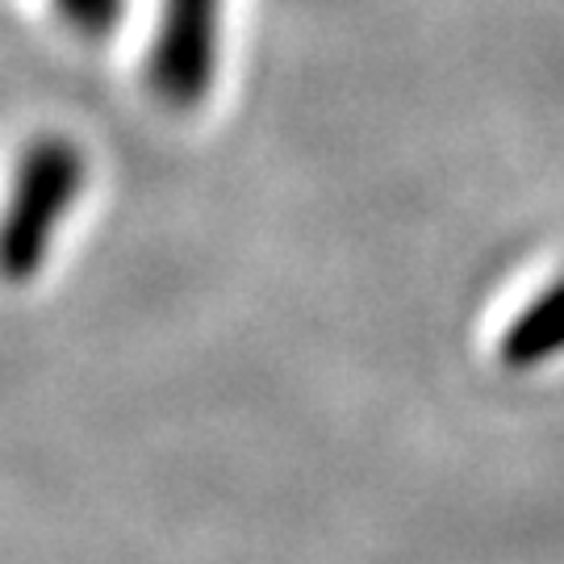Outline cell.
<instances>
[{
    "label": "cell",
    "mask_w": 564,
    "mask_h": 564,
    "mask_svg": "<svg viewBox=\"0 0 564 564\" xmlns=\"http://www.w3.org/2000/svg\"><path fill=\"white\" fill-rule=\"evenodd\" d=\"M88 155L67 134H39L25 142L9 197L0 205V281L30 284L39 276L63 218L84 197Z\"/></svg>",
    "instance_id": "obj_1"
},
{
    "label": "cell",
    "mask_w": 564,
    "mask_h": 564,
    "mask_svg": "<svg viewBox=\"0 0 564 564\" xmlns=\"http://www.w3.org/2000/svg\"><path fill=\"white\" fill-rule=\"evenodd\" d=\"M223 59V0H163L147 55V84L172 109H197Z\"/></svg>",
    "instance_id": "obj_2"
},
{
    "label": "cell",
    "mask_w": 564,
    "mask_h": 564,
    "mask_svg": "<svg viewBox=\"0 0 564 564\" xmlns=\"http://www.w3.org/2000/svg\"><path fill=\"white\" fill-rule=\"evenodd\" d=\"M561 351H564V276L556 284H547L544 293L510 323L498 356L510 368H531V364H544L552 356H561Z\"/></svg>",
    "instance_id": "obj_3"
},
{
    "label": "cell",
    "mask_w": 564,
    "mask_h": 564,
    "mask_svg": "<svg viewBox=\"0 0 564 564\" xmlns=\"http://www.w3.org/2000/svg\"><path fill=\"white\" fill-rule=\"evenodd\" d=\"M80 39H109L126 18V0H51Z\"/></svg>",
    "instance_id": "obj_4"
}]
</instances>
